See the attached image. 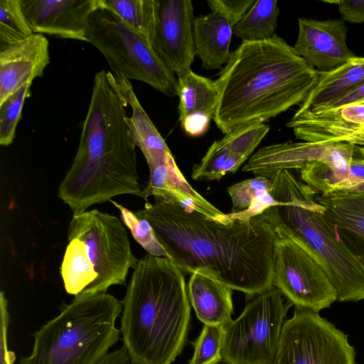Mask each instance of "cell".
Masks as SVG:
<instances>
[{
    "label": "cell",
    "mask_w": 364,
    "mask_h": 364,
    "mask_svg": "<svg viewBox=\"0 0 364 364\" xmlns=\"http://www.w3.org/2000/svg\"><path fill=\"white\" fill-rule=\"evenodd\" d=\"M151 225L183 272L204 271L232 290L255 296L272 289L277 233L264 213L229 224L159 198L135 213Z\"/></svg>",
    "instance_id": "cell-1"
},
{
    "label": "cell",
    "mask_w": 364,
    "mask_h": 364,
    "mask_svg": "<svg viewBox=\"0 0 364 364\" xmlns=\"http://www.w3.org/2000/svg\"><path fill=\"white\" fill-rule=\"evenodd\" d=\"M219 75L213 119L225 134L300 106L320 73L275 34L264 41L242 42Z\"/></svg>",
    "instance_id": "cell-2"
},
{
    "label": "cell",
    "mask_w": 364,
    "mask_h": 364,
    "mask_svg": "<svg viewBox=\"0 0 364 364\" xmlns=\"http://www.w3.org/2000/svg\"><path fill=\"white\" fill-rule=\"evenodd\" d=\"M126 108L110 86L107 72L95 73L78 149L58 188V196L73 214L119 195L144 199Z\"/></svg>",
    "instance_id": "cell-3"
},
{
    "label": "cell",
    "mask_w": 364,
    "mask_h": 364,
    "mask_svg": "<svg viewBox=\"0 0 364 364\" xmlns=\"http://www.w3.org/2000/svg\"><path fill=\"white\" fill-rule=\"evenodd\" d=\"M120 331L138 364H171L185 346L191 303L183 273L168 257L147 254L134 268Z\"/></svg>",
    "instance_id": "cell-4"
},
{
    "label": "cell",
    "mask_w": 364,
    "mask_h": 364,
    "mask_svg": "<svg viewBox=\"0 0 364 364\" xmlns=\"http://www.w3.org/2000/svg\"><path fill=\"white\" fill-rule=\"evenodd\" d=\"M271 179L275 205L263 213L277 235L292 238L316 259L338 301L364 300V265L336 240L315 191L291 170H279Z\"/></svg>",
    "instance_id": "cell-5"
},
{
    "label": "cell",
    "mask_w": 364,
    "mask_h": 364,
    "mask_svg": "<svg viewBox=\"0 0 364 364\" xmlns=\"http://www.w3.org/2000/svg\"><path fill=\"white\" fill-rule=\"evenodd\" d=\"M68 240L60 272L65 291L75 297L124 284L139 261L120 220L97 209L73 214Z\"/></svg>",
    "instance_id": "cell-6"
},
{
    "label": "cell",
    "mask_w": 364,
    "mask_h": 364,
    "mask_svg": "<svg viewBox=\"0 0 364 364\" xmlns=\"http://www.w3.org/2000/svg\"><path fill=\"white\" fill-rule=\"evenodd\" d=\"M122 309L107 293L75 297L34 332L32 350L18 364H97L119 339Z\"/></svg>",
    "instance_id": "cell-7"
},
{
    "label": "cell",
    "mask_w": 364,
    "mask_h": 364,
    "mask_svg": "<svg viewBox=\"0 0 364 364\" xmlns=\"http://www.w3.org/2000/svg\"><path fill=\"white\" fill-rule=\"evenodd\" d=\"M86 36L111 72L141 81L165 95H177L178 79L149 41L104 5L89 17Z\"/></svg>",
    "instance_id": "cell-8"
},
{
    "label": "cell",
    "mask_w": 364,
    "mask_h": 364,
    "mask_svg": "<svg viewBox=\"0 0 364 364\" xmlns=\"http://www.w3.org/2000/svg\"><path fill=\"white\" fill-rule=\"evenodd\" d=\"M273 287L257 295L242 314L223 326L225 364H274L289 306Z\"/></svg>",
    "instance_id": "cell-9"
},
{
    "label": "cell",
    "mask_w": 364,
    "mask_h": 364,
    "mask_svg": "<svg viewBox=\"0 0 364 364\" xmlns=\"http://www.w3.org/2000/svg\"><path fill=\"white\" fill-rule=\"evenodd\" d=\"M348 336L318 313L296 308L284 321L274 364H355Z\"/></svg>",
    "instance_id": "cell-10"
},
{
    "label": "cell",
    "mask_w": 364,
    "mask_h": 364,
    "mask_svg": "<svg viewBox=\"0 0 364 364\" xmlns=\"http://www.w3.org/2000/svg\"><path fill=\"white\" fill-rule=\"evenodd\" d=\"M273 259V286L291 304L318 313L338 301L337 291L321 266L292 238L277 235Z\"/></svg>",
    "instance_id": "cell-11"
},
{
    "label": "cell",
    "mask_w": 364,
    "mask_h": 364,
    "mask_svg": "<svg viewBox=\"0 0 364 364\" xmlns=\"http://www.w3.org/2000/svg\"><path fill=\"white\" fill-rule=\"evenodd\" d=\"M193 6L190 0H156L151 46L178 76L190 71L196 55Z\"/></svg>",
    "instance_id": "cell-12"
},
{
    "label": "cell",
    "mask_w": 364,
    "mask_h": 364,
    "mask_svg": "<svg viewBox=\"0 0 364 364\" xmlns=\"http://www.w3.org/2000/svg\"><path fill=\"white\" fill-rule=\"evenodd\" d=\"M299 139L315 144L349 143L364 147V103L306 110L287 124Z\"/></svg>",
    "instance_id": "cell-13"
},
{
    "label": "cell",
    "mask_w": 364,
    "mask_h": 364,
    "mask_svg": "<svg viewBox=\"0 0 364 364\" xmlns=\"http://www.w3.org/2000/svg\"><path fill=\"white\" fill-rule=\"evenodd\" d=\"M23 12L34 33L88 43L90 15L103 0H20Z\"/></svg>",
    "instance_id": "cell-14"
},
{
    "label": "cell",
    "mask_w": 364,
    "mask_h": 364,
    "mask_svg": "<svg viewBox=\"0 0 364 364\" xmlns=\"http://www.w3.org/2000/svg\"><path fill=\"white\" fill-rule=\"evenodd\" d=\"M296 53L319 73L331 72L356 55L347 46L348 28L341 19L299 18Z\"/></svg>",
    "instance_id": "cell-15"
},
{
    "label": "cell",
    "mask_w": 364,
    "mask_h": 364,
    "mask_svg": "<svg viewBox=\"0 0 364 364\" xmlns=\"http://www.w3.org/2000/svg\"><path fill=\"white\" fill-rule=\"evenodd\" d=\"M49 63V42L39 33L0 51V105L26 82L42 77Z\"/></svg>",
    "instance_id": "cell-16"
},
{
    "label": "cell",
    "mask_w": 364,
    "mask_h": 364,
    "mask_svg": "<svg viewBox=\"0 0 364 364\" xmlns=\"http://www.w3.org/2000/svg\"><path fill=\"white\" fill-rule=\"evenodd\" d=\"M149 181L143 190L144 200L153 196L166 202L196 211L223 224L232 223L224 213L198 193L188 183L176 164L173 155L165 162L149 169Z\"/></svg>",
    "instance_id": "cell-17"
},
{
    "label": "cell",
    "mask_w": 364,
    "mask_h": 364,
    "mask_svg": "<svg viewBox=\"0 0 364 364\" xmlns=\"http://www.w3.org/2000/svg\"><path fill=\"white\" fill-rule=\"evenodd\" d=\"M314 198L322 205L336 240L364 265V191L329 194L315 191Z\"/></svg>",
    "instance_id": "cell-18"
},
{
    "label": "cell",
    "mask_w": 364,
    "mask_h": 364,
    "mask_svg": "<svg viewBox=\"0 0 364 364\" xmlns=\"http://www.w3.org/2000/svg\"><path fill=\"white\" fill-rule=\"evenodd\" d=\"M355 152L354 144H326L318 158L307 162L299 170V178L318 193H349L350 169Z\"/></svg>",
    "instance_id": "cell-19"
},
{
    "label": "cell",
    "mask_w": 364,
    "mask_h": 364,
    "mask_svg": "<svg viewBox=\"0 0 364 364\" xmlns=\"http://www.w3.org/2000/svg\"><path fill=\"white\" fill-rule=\"evenodd\" d=\"M107 80L125 107L132 109L127 123L136 146L144 154L149 168L157 166L172 155L164 139L150 119L135 95L129 80L107 72Z\"/></svg>",
    "instance_id": "cell-20"
},
{
    "label": "cell",
    "mask_w": 364,
    "mask_h": 364,
    "mask_svg": "<svg viewBox=\"0 0 364 364\" xmlns=\"http://www.w3.org/2000/svg\"><path fill=\"white\" fill-rule=\"evenodd\" d=\"M188 296L198 318L204 324L224 326L232 319V289L204 271L191 274Z\"/></svg>",
    "instance_id": "cell-21"
},
{
    "label": "cell",
    "mask_w": 364,
    "mask_h": 364,
    "mask_svg": "<svg viewBox=\"0 0 364 364\" xmlns=\"http://www.w3.org/2000/svg\"><path fill=\"white\" fill-rule=\"evenodd\" d=\"M326 144L287 141L264 146L248 160L243 171L271 179L279 170H300L318 158Z\"/></svg>",
    "instance_id": "cell-22"
},
{
    "label": "cell",
    "mask_w": 364,
    "mask_h": 364,
    "mask_svg": "<svg viewBox=\"0 0 364 364\" xmlns=\"http://www.w3.org/2000/svg\"><path fill=\"white\" fill-rule=\"evenodd\" d=\"M232 28L226 18L213 12L194 17L196 53L203 69H220L227 63L231 54L230 45Z\"/></svg>",
    "instance_id": "cell-23"
},
{
    "label": "cell",
    "mask_w": 364,
    "mask_h": 364,
    "mask_svg": "<svg viewBox=\"0 0 364 364\" xmlns=\"http://www.w3.org/2000/svg\"><path fill=\"white\" fill-rule=\"evenodd\" d=\"M364 82V57L350 59L340 68L320 73L318 82L294 114L330 103Z\"/></svg>",
    "instance_id": "cell-24"
},
{
    "label": "cell",
    "mask_w": 364,
    "mask_h": 364,
    "mask_svg": "<svg viewBox=\"0 0 364 364\" xmlns=\"http://www.w3.org/2000/svg\"><path fill=\"white\" fill-rule=\"evenodd\" d=\"M179 122L193 114L213 119L219 98L216 80L199 75L191 70L177 77Z\"/></svg>",
    "instance_id": "cell-25"
},
{
    "label": "cell",
    "mask_w": 364,
    "mask_h": 364,
    "mask_svg": "<svg viewBox=\"0 0 364 364\" xmlns=\"http://www.w3.org/2000/svg\"><path fill=\"white\" fill-rule=\"evenodd\" d=\"M279 7L277 0H257L234 26L232 33L242 42L269 39L275 35Z\"/></svg>",
    "instance_id": "cell-26"
},
{
    "label": "cell",
    "mask_w": 364,
    "mask_h": 364,
    "mask_svg": "<svg viewBox=\"0 0 364 364\" xmlns=\"http://www.w3.org/2000/svg\"><path fill=\"white\" fill-rule=\"evenodd\" d=\"M106 8L151 44L155 32L156 0H103Z\"/></svg>",
    "instance_id": "cell-27"
},
{
    "label": "cell",
    "mask_w": 364,
    "mask_h": 364,
    "mask_svg": "<svg viewBox=\"0 0 364 364\" xmlns=\"http://www.w3.org/2000/svg\"><path fill=\"white\" fill-rule=\"evenodd\" d=\"M246 159L232 153L220 140L215 141L200 162L193 167L192 178L219 180L227 173L235 172Z\"/></svg>",
    "instance_id": "cell-28"
},
{
    "label": "cell",
    "mask_w": 364,
    "mask_h": 364,
    "mask_svg": "<svg viewBox=\"0 0 364 364\" xmlns=\"http://www.w3.org/2000/svg\"><path fill=\"white\" fill-rule=\"evenodd\" d=\"M33 33L23 12L20 0H0V51Z\"/></svg>",
    "instance_id": "cell-29"
},
{
    "label": "cell",
    "mask_w": 364,
    "mask_h": 364,
    "mask_svg": "<svg viewBox=\"0 0 364 364\" xmlns=\"http://www.w3.org/2000/svg\"><path fill=\"white\" fill-rule=\"evenodd\" d=\"M31 82H26L0 105V144L10 145L15 137L17 124L21 117L24 101L31 95Z\"/></svg>",
    "instance_id": "cell-30"
},
{
    "label": "cell",
    "mask_w": 364,
    "mask_h": 364,
    "mask_svg": "<svg viewBox=\"0 0 364 364\" xmlns=\"http://www.w3.org/2000/svg\"><path fill=\"white\" fill-rule=\"evenodd\" d=\"M223 336V326L204 324L199 336L192 343L194 353L188 364H220Z\"/></svg>",
    "instance_id": "cell-31"
},
{
    "label": "cell",
    "mask_w": 364,
    "mask_h": 364,
    "mask_svg": "<svg viewBox=\"0 0 364 364\" xmlns=\"http://www.w3.org/2000/svg\"><path fill=\"white\" fill-rule=\"evenodd\" d=\"M269 130L264 123H253L225 134L221 143L232 153L247 159Z\"/></svg>",
    "instance_id": "cell-32"
},
{
    "label": "cell",
    "mask_w": 364,
    "mask_h": 364,
    "mask_svg": "<svg viewBox=\"0 0 364 364\" xmlns=\"http://www.w3.org/2000/svg\"><path fill=\"white\" fill-rule=\"evenodd\" d=\"M120 211L121 218L130 230L134 240L148 252L156 257L169 258L168 253L163 248L156 237L154 229L146 220L112 200H109Z\"/></svg>",
    "instance_id": "cell-33"
},
{
    "label": "cell",
    "mask_w": 364,
    "mask_h": 364,
    "mask_svg": "<svg viewBox=\"0 0 364 364\" xmlns=\"http://www.w3.org/2000/svg\"><path fill=\"white\" fill-rule=\"evenodd\" d=\"M272 179L255 176L228 188L232 203V212L244 210L269 193Z\"/></svg>",
    "instance_id": "cell-34"
},
{
    "label": "cell",
    "mask_w": 364,
    "mask_h": 364,
    "mask_svg": "<svg viewBox=\"0 0 364 364\" xmlns=\"http://www.w3.org/2000/svg\"><path fill=\"white\" fill-rule=\"evenodd\" d=\"M255 2V0L207 1L212 12L226 18L232 27L245 15Z\"/></svg>",
    "instance_id": "cell-35"
},
{
    "label": "cell",
    "mask_w": 364,
    "mask_h": 364,
    "mask_svg": "<svg viewBox=\"0 0 364 364\" xmlns=\"http://www.w3.org/2000/svg\"><path fill=\"white\" fill-rule=\"evenodd\" d=\"M7 299L3 291L0 294V364H13L14 352L8 350L7 332L9 324Z\"/></svg>",
    "instance_id": "cell-36"
},
{
    "label": "cell",
    "mask_w": 364,
    "mask_h": 364,
    "mask_svg": "<svg viewBox=\"0 0 364 364\" xmlns=\"http://www.w3.org/2000/svg\"><path fill=\"white\" fill-rule=\"evenodd\" d=\"M325 3L338 6L342 21L350 23H364V0H330Z\"/></svg>",
    "instance_id": "cell-37"
},
{
    "label": "cell",
    "mask_w": 364,
    "mask_h": 364,
    "mask_svg": "<svg viewBox=\"0 0 364 364\" xmlns=\"http://www.w3.org/2000/svg\"><path fill=\"white\" fill-rule=\"evenodd\" d=\"M353 103H364V82L352 88L348 92L338 97L337 100L324 105L320 107L310 109L309 110H328Z\"/></svg>",
    "instance_id": "cell-38"
},
{
    "label": "cell",
    "mask_w": 364,
    "mask_h": 364,
    "mask_svg": "<svg viewBox=\"0 0 364 364\" xmlns=\"http://www.w3.org/2000/svg\"><path fill=\"white\" fill-rule=\"evenodd\" d=\"M211 117L204 114H193L180 121L185 132L191 136L203 134L208 129Z\"/></svg>",
    "instance_id": "cell-39"
},
{
    "label": "cell",
    "mask_w": 364,
    "mask_h": 364,
    "mask_svg": "<svg viewBox=\"0 0 364 364\" xmlns=\"http://www.w3.org/2000/svg\"><path fill=\"white\" fill-rule=\"evenodd\" d=\"M97 364H138L135 363L128 353L127 349L122 346L120 349L106 354Z\"/></svg>",
    "instance_id": "cell-40"
},
{
    "label": "cell",
    "mask_w": 364,
    "mask_h": 364,
    "mask_svg": "<svg viewBox=\"0 0 364 364\" xmlns=\"http://www.w3.org/2000/svg\"><path fill=\"white\" fill-rule=\"evenodd\" d=\"M360 151L363 154H364V147L360 146Z\"/></svg>",
    "instance_id": "cell-41"
}]
</instances>
